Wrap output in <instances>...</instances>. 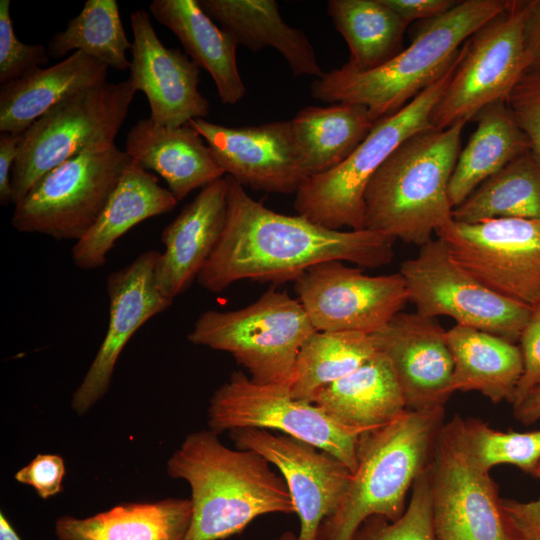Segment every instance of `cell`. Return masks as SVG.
Here are the masks:
<instances>
[{"mask_svg": "<svg viewBox=\"0 0 540 540\" xmlns=\"http://www.w3.org/2000/svg\"><path fill=\"white\" fill-rule=\"evenodd\" d=\"M462 420L456 415L443 424L429 466L436 540H520L490 472L469 455Z\"/></svg>", "mask_w": 540, "mask_h": 540, "instance_id": "obj_13", "label": "cell"}, {"mask_svg": "<svg viewBox=\"0 0 540 540\" xmlns=\"http://www.w3.org/2000/svg\"><path fill=\"white\" fill-rule=\"evenodd\" d=\"M109 67L75 51L47 68L0 85V132L22 134L68 97L107 81Z\"/></svg>", "mask_w": 540, "mask_h": 540, "instance_id": "obj_24", "label": "cell"}, {"mask_svg": "<svg viewBox=\"0 0 540 540\" xmlns=\"http://www.w3.org/2000/svg\"><path fill=\"white\" fill-rule=\"evenodd\" d=\"M376 353L371 335L315 331L300 348L290 394L311 402L322 388L350 374Z\"/></svg>", "mask_w": 540, "mask_h": 540, "instance_id": "obj_34", "label": "cell"}, {"mask_svg": "<svg viewBox=\"0 0 540 540\" xmlns=\"http://www.w3.org/2000/svg\"><path fill=\"white\" fill-rule=\"evenodd\" d=\"M502 506L520 540H540V496L527 502L502 499Z\"/></svg>", "mask_w": 540, "mask_h": 540, "instance_id": "obj_42", "label": "cell"}, {"mask_svg": "<svg viewBox=\"0 0 540 540\" xmlns=\"http://www.w3.org/2000/svg\"><path fill=\"white\" fill-rule=\"evenodd\" d=\"M311 402L341 424L364 431L407 410L393 368L377 350L356 370L319 390Z\"/></svg>", "mask_w": 540, "mask_h": 540, "instance_id": "obj_29", "label": "cell"}, {"mask_svg": "<svg viewBox=\"0 0 540 540\" xmlns=\"http://www.w3.org/2000/svg\"><path fill=\"white\" fill-rule=\"evenodd\" d=\"M227 216V180L217 179L198 195L162 231L154 277L170 300L184 293L214 252Z\"/></svg>", "mask_w": 540, "mask_h": 540, "instance_id": "obj_21", "label": "cell"}, {"mask_svg": "<svg viewBox=\"0 0 540 540\" xmlns=\"http://www.w3.org/2000/svg\"><path fill=\"white\" fill-rule=\"evenodd\" d=\"M386 3L409 25L415 20H430L451 10L454 0H385Z\"/></svg>", "mask_w": 540, "mask_h": 540, "instance_id": "obj_43", "label": "cell"}, {"mask_svg": "<svg viewBox=\"0 0 540 540\" xmlns=\"http://www.w3.org/2000/svg\"><path fill=\"white\" fill-rule=\"evenodd\" d=\"M327 13L349 48L347 68L375 69L403 50L408 24L385 0H330Z\"/></svg>", "mask_w": 540, "mask_h": 540, "instance_id": "obj_32", "label": "cell"}, {"mask_svg": "<svg viewBox=\"0 0 540 540\" xmlns=\"http://www.w3.org/2000/svg\"><path fill=\"white\" fill-rule=\"evenodd\" d=\"M132 162L116 145L87 150L42 176L14 205L21 233L79 241L92 228Z\"/></svg>", "mask_w": 540, "mask_h": 540, "instance_id": "obj_9", "label": "cell"}, {"mask_svg": "<svg viewBox=\"0 0 540 540\" xmlns=\"http://www.w3.org/2000/svg\"><path fill=\"white\" fill-rule=\"evenodd\" d=\"M512 407L514 417L522 424L531 425L538 421L540 419V385Z\"/></svg>", "mask_w": 540, "mask_h": 540, "instance_id": "obj_46", "label": "cell"}, {"mask_svg": "<svg viewBox=\"0 0 540 540\" xmlns=\"http://www.w3.org/2000/svg\"><path fill=\"white\" fill-rule=\"evenodd\" d=\"M149 11L176 35L190 59L210 74L223 104L234 105L245 96L236 60L238 43L213 22L198 0H153Z\"/></svg>", "mask_w": 540, "mask_h": 540, "instance_id": "obj_25", "label": "cell"}, {"mask_svg": "<svg viewBox=\"0 0 540 540\" xmlns=\"http://www.w3.org/2000/svg\"><path fill=\"white\" fill-rule=\"evenodd\" d=\"M429 466L415 480L410 500L399 519L389 521L381 516H372L360 525L351 540H436Z\"/></svg>", "mask_w": 540, "mask_h": 540, "instance_id": "obj_37", "label": "cell"}, {"mask_svg": "<svg viewBox=\"0 0 540 540\" xmlns=\"http://www.w3.org/2000/svg\"><path fill=\"white\" fill-rule=\"evenodd\" d=\"M525 45L530 60L528 70L540 71V0H528Z\"/></svg>", "mask_w": 540, "mask_h": 540, "instance_id": "obj_45", "label": "cell"}, {"mask_svg": "<svg viewBox=\"0 0 540 540\" xmlns=\"http://www.w3.org/2000/svg\"><path fill=\"white\" fill-rule=\"evenodd\" d=\"M453 359L451 388L476 391L497 404H512L523 373L519 345L472 327L454 325L446 331Z\"/></svg>", "mask_w": 540, "mask_h": 540, "instance_id": "obj_27", "label": "cell"}, {"mask_svg": "<svg viewBox=\"0 0 540 540\" xmlns=\"http://www.w3.org/2000/svg\"><path fill=\"white\" fill-rule=\"evenodd\" d=\"M529 151L540 165V71L527 70L506 99Z\"/></svg>", "mask_w": 540, "mask_h": 540, "instance_id": "obj_39", "label": "cell"}, {"mask_svg": "<svg viewBox=\"0 0 540 540\" xmlns=\"http://www.w3.org/2000/svg\"><path fill=\"white\" fill-rule=\"evenodd\" d=\"M511 0H463L445 14L424 21L411 44L385 64L364 72L345 65L311 85L312 96L328 103L365 106L373 118L402 109L454 62L463 44L505 11Z\"/></svg>", "mask_w": 540, "mask_h": 540, "instance_id": "obj_3", "label": "cell"}, {"mask_svg": "<svg viewBox=\"0 0 540 540\" xmlns=\"http://www.w3.org/2000/svg\"><path fill=\"white\" fill-rule=\"evenodd\" d=\"M204 12L220 23L238 45L252 52L265 47L276 49L292 74L321 78L322 70L306 34L289 26L281 17L275 0H198Z\"/></svg>", "mask_w": 540, "mask_h": 540, "instance_id": "obj_26", "label": "cell"}, {"mask_svg": "<svg viewBox=\"0 0 540 540\" xmlns=\"http://www.w3.org/2000/svg\"><path fill=\"white\" fill-rule=\"evenodd\" d=\"M177 203L168 188L132 160L95 224L73 246V263L81 270L103 266L116 241L128 230L171 211Z\"/></svg>", "mask_w": 540, "mask_h": 540, "instance_id": "obj_23", "label": "cell"}, {"mask_svg": "<svg viewBox=\"0 0 540 540\" xmlns=\"http://www.w3.org/2000/svg\"><path fill=\"white\" fill-rule=\"evenodd\" d=\"M528 0L509 7L480 27L467 41L465 53L431 114L442 130L475 119L485 107L506 101L530 60L525 45Z\"/></svg>", "mask_w": 540, "mask_h": 540, "instance_id": "obj_11", "label": "cell"}, {"mask_svg": "<svg viewBox=\"0 0 540 540\" xmlns=\"http://www.w3.org/2000/svg\"><path fill=\"white\" fill-rule=\"evenodd\" d=\"M0 540H22L2 511L0 512Z\"/></svg>", "mask_w": 540, "mask_h": 540, "instance_id": "obj_47", "label": "cell"}, {"mask_svg": "<svg viewBox=\"0 0 540 540\" xmlns=\"http://www.w3.org/2000/svg\"><path fill=\"white\" fill-rule=\"evenodd\" d=\"M65 472V462L60 455L38 454L14 474V479L32 487L46 500L62 492Z\"/></svg>", "mask_w": 540, "mask_h": 540, "instance_id": "obj_40", "label": "cell"}, {"mask_svg": "<svg viewBox=\"0 0 540 540\" xmlns=\"http://www.w3.org/2000/svg\"><path fill=\"white\" fill-rule=\"evenodd\" d=\"M445 408L405 410L390 423L364 431L357 467L337 510L320 526L317 540H351L372 516L399 519L417 477L429 466Z\"/></svg>", "mask_w": 540, "mask_h": 540, "instance_id": "obj_5", "label": "cell"}, {"mask_svg": "<svg viewBox=\"0 0 540 540\" xmlns=\"http://www.w3.org/2000/svg\"><path fill=\"white\" fill-rule=\"evenodd\" d=\"M371 338L389 360L407 409L445 408L454 366L446 330L436 319L399 312Z\"/></svg>", "mask_w": 540, "mask_h": 540, "instance_id": "obj_19", "label": "cell"}, {"mask_svg": "<svg viewBox=\"0 0 540 540\" xmlns=\"http://www.w3.org/2000/svg\"><path fill=\"white\" fill-rule=\"evenodd\" d=\"M227 216L214 252L198 284L220 293L240 280L279 285L296 281L311 267L327 262L379 268L392 262L394 238L371 230H333L301 215H285L251 198L230 176Z\"/></svg>", "mask_w": 540, "mask_h": 540, "instance_id": "obj_1", "label": "cell"}, {"mask_svg": "<svg viewBox=\"0 0 540 540\" xmlns=\"http://www.w3.org/2000/svg\"><path fill=\"white\" fill-rule=\"evenodd\" d=\"M219 434L190 433L167 461L166 472L191 489L192 516L184 540H223L259 516L295 513L287 484L259 453L232 449Z\"/></svg>", "mask_w": 540, "mask_h": 540, "instance_id": "obj_2", "label": "cell"}, {"mask_svg": "<svg viewBox=\"0 0 540 540\" xmlns=\"http://www.w3.org/2000/svg\"><path fill=\"white\" fill-rule=\"evenodd\" d=\"M188 125L203 138L225 174L244 188L296 194L310 177L291 120L227 127L195 118Z\"/></svg>", "mask_w": 540, "mask_h": 540, "instance_id": "obj_17", "label": "cell"}, {"mask_svg": "<svg viewBox=\"0 0 540 540\" xmlns=\"http://www.w3.org/2000/svg\"><path fill=\"white\" fill-rule=\"evenodd\" d=\"M462 428L469 455L483 471L508 464L535 475L540 462V430L502 432L475 418L463 419Z\"/></svg>", "mask_w": 540, "mask_h": 540, "instance_id": "obj_36", "label": "cell"}, {"mask_svg": "<svg viewBox=\"0 0 540 540\" xmlns=\"http://www.w3.org/2000/svg\"><path fill=\"white\" fill-rule=\"evenodd\" d=\"M399 273L417 313L447 316L457 325L519 342L532 307L486 287L452 260L440 238L419 247L415 257L401 263Z\"/></svg>", "mask_w": 540, "mask_h": 540, "instance_id": "obj_12", "label": "cell"}, {"mask_svg": "<svg viewBox=\"0 0 540 540\" xmlns=\"http://www.w3.org/2000/svg\"><path fill=\"white\" fill-rule=\"evenodd\" d=\"M10 0H0V85L20 79L49 62L47 47L20 41L10 15Z\"/></svg>", "mask_w": 540, "mask_h": 540, "instance_id": "obj_38", "label": "cell"}, {"mask_svg": "<svg viewBox=\"0 0 540 540\" xmlns=\"http://www.w3.org/2000/svg\"><path fill=\"white\" fill-rule=\"evenodd\" d=\"M466 123L421 131L392 153L366 187L365 229L421 247L453 220L448 188Z\"/></svg>", "mask_w": 540, "mask_h": 540, "instance_id": "obj_4", "label": "cell"}, {"mask_svg": "<svg viewBox=\"0 0 540 540\" xmlns=\"http://www.w3.org/2000/svg\"><path fill=\"white\" fill-rule=\"evenodd\" d=\"M133 31L130 76L134 89L145 94L150 118L180 127L209 114V102L199 90L200 68L177 49L163 45L143 9L130 14Z\"/></svg>", "mask_w": 540, "mask_h": 540, "instance_id": "obj_20", "label": "cell"}, {"mask_svg": "<svg viewBox=\"0 0 540 540\" xmlns=\"http://www.w3.org/2000/svg\"><path fill=\"white\" fill-rule=\"evenodd\" d=\"M310 177L341 164L366 138L376 120L362 105L307 106L291 119Z\"/></svg>", "mask_w": 540, "mask_h": 540, "instance_id": "obj_31", "label": "cell"}, {"mask_svg": "<svg viewBox=\"0 0 540 540\" xmlns=\"http://www.w3.org/2000/svg\"><path fill=\"white\" fill-rule=\"evenodd\" d=\"M453 220L491 218L540 221V165L528 150L483 182L453 209Z\"/></svg>", "mask_w": 540, "mask_h": 540, "instance_id": "obj_33", "label": "cell"}, {"mask_svg": "<svg viewBox=\"0 0 540 540\" xmlns=\"http://www.w3.org/2000/svg\"><path fill=\"white\" fill-rule=\"evenodd\" d=\"M132 43L127 38L115 0H87L64 30L48 43L49 56L61 58L81 51L116 70L129 69L126 52Z\"/></svg>", "mask_w": 540, "mask_h": 540, "instance_id": "obj_35", "label": "cell"}, {"mask_svg": "<svg viewBox=\"0 0 540 540\" xmlns=\"http://www.w3.org/2000/svg\"><path fill=\"white\" fill-rule=\"evenodd\" d=\"M464 44L438 79L402 109L378 119L341 164L303 182L293 205L298 215L333 230L365 229L364 193L370 179L404 141L434 128L431 114L465 53Z\"/></svg>", "mask_w": 540, "mask_h": 540, "instance_id": "obj_6", "label": "cell"}, {"mask_svg": "<svg viewBox=\"0 0 540 540\" xmlns=\"http://www.w3.org/2000/svg\"><path fill=\"white\" fill-rule=\"evenodd\" d=\"M125 151L142 168L159 174L178 202L225 174L203 138L188 124L168 127L150 117L141 119L129 130Z\"/></svg>", "mask_w": 540, "mask_h": 540, "instance_id": "obj_22", "label": "cell"}, {"mask_svg": "<svg viewBox=\"0 0 540 540\" xmlns=\"http://www.w3.org/2000/svg\"><path fill=\"white\" fill-rule=\"evenodd\" d=\"M192 516L190 499L129 502L95 515L55 521L56 540H184Z\"/></svg>", "mask_w": 540, "mask_h": 540, "instance_id": "obj_28", "label": "cell"}, {"mask_svg": "<svg viewBox=\"0 0 540 540\" xmlns=\"http://www.w3.org/2000/svg\"><path fill=\"white\" fill-rule=\"evenodd\" d=\"M534 477L540 478V462H539V464H538V467H537V469H536V472H535Z\"/></svg>", "mask_w": 540, "mask_h": 540, "instance_id": "obj_49", "label": "cell"}, {"mask_svg": "<svg viewBox=\"0 0 540 540\" xmlns=\"http://www.w3.org/2000/svg\"><path fill=\"white\" fill-rule=\"evenodd\" d=\"M460 267L494 292L533 307L540 301V221H450L436 232Z\"/></svg>", "mask_w": 540, "mask_h": 540, "instance_id": "obj_14", "label": "cell"}, {"mask_svg": "<svg viewBox=\"0 0 540 540\" xmlns=\"http://www.w3.org/2000/svg\"><path fill=\"white\" fill-rule=\"evenodd\" d=\"M518 343L523 358V373L512 405L540 385V301L532 307Z\"/></svg>", "mask_w": 540, "mask_h": 540, "instance_id": "obj_41", "label": "cell"}, {"mask_svg": "<svg viewBox=\"0 0 540 540\" xmlns=\"http://www.w3.org/2000/svg\"><path fill=\"white\" fill-rule=\"evenodd\" d=\"M475 119L476 129L460 151L449 182V199L453 209L483 182L529 150L527 138L506 101L485 107Z\"/></svg>", "mask_w": 540, "mask_h": 540, "instance_id": "obj_30", "label": "cell"}, {"mask_svg": "<svg viewBox=\"0 0 540 540\" xmlns=\"http://www.w3.org/2000/svg\"><path fill=\"white\" fill-rule=\"evenodd\" d=\"M297 535L293 534L290 531H286L282 533L278 538H275L274 540H296Z\"/></svg>", "mask_w": 540, "mask_h": 540, "instance_id": "obj_48", "label": "cell"}, {"mask_svg": "<svg viewBox=\"0 0 540 540\" xmlns=\"http://www.w3.org/2000/svg\"><path fill=\"white\" fill-rule=\"evenodd\" d=\"M315 331L299 300L273 286L244 308L203 312L187 338L230 353L255 383L290 388L300 348Z\"/></svg>", "mask_w": 540, "mask_h": 540, "instance_id": "obj_7", "label": "cell"}, {"mask_svg": "<svg viewBox=\"0 0 540 540\" xmlns=\"http://www.w3.org/2000/svg\"><path fill=\"white\" fill-rule=\"evenodd\" d=\"M137 91L129 78L103 82L55 105L21 134L11 173L12 205L47 172L87 150L115 145Z\"/></svg>", "mask_w": 540, "mask_h": 540, "instance_id": "obj_8", "label": "cell"}, {"mask_svg": "<svg viewBox=\"0 0 540 540\" xmlns=\"http://www.w3.org/2000/svg\"><path fill=\"white\" fill-rule=\"evenodd\" d=\"M228 434L236 448L259 453L279 470L300 521L296 540H317L321 524L337 510L353 472L331 454L282 433L238 428Z\"/></svg>", "mask_w": 540, "mask_h": 540, "instance_id": "obj_16", "label": "cell"}, {"mask_svg": "<svg viewBox=\"0 0 540 540\" xmlns=\"http://www.w3.org/2000/svg\"><path fill=\"white\" fill-rule=\"evenodd\" d=\"M207 421L217 434L238 428L279 431L331 454L352 472L364 432L341 424L312 402L293 398L288 386L258 384L240 370L213 392Z\"/></svg>", "mask_w": 540, "mask_h": 540, "instance_id": "obj_10", "label": "cell"}, {"mask_svg": "<svg viewBox=\"0 0 540 540\" xmlns=\"http://www.w3.org/2000/svg\"><path fill=\"white\" fill-rule=\"evenodd\" d=\"M159 252L141 253L106 279L109 321L106 334L71 399L78 415L86 414L109 390L121 352L148 320L169 308L173 300L158 289L154 269Z\"/></svg>", "mask_w": 540, "mask_h": 540, "instance_id": "obj_18", "label": "cell"}, {"mask_svg": "<svg viewBox=\"0 0 540 540\" xmlns=\"http://www.w3.org/2000/svg\"><path fill=\"white\" fill-rule=\"evenodd\" d=\"M294 290L316 331L372 335L409 302L399 272L371 276L342 261L311 267L294 281Z\"/></svg>", "mask_w": 540, "mask_h": 540, "instance_id": "obj_15", "label": "cell"}, {"mask_svg": "<svg viewBox=\"0 0 540 540\" xmlns=\"http://www.w3.org/2000/svg\"><path fill=\"white\" fill-rule=\"evenodd\" d=\"M21 134L0 132V204H12L11 173L18 154Z\"/></svg>", "mask_w": 540, "mask_h": 540, "instance_id": "obj_44", "label": "cell"}]
</instances>
